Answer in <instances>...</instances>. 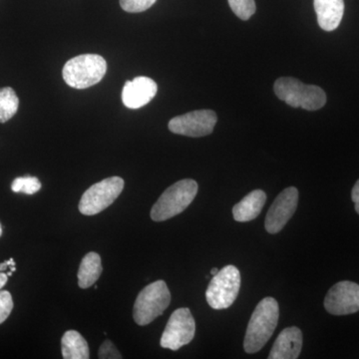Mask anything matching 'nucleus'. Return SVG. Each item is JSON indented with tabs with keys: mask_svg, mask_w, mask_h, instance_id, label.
<instances>
[{
	"mask_svg": "<svg viewBox=\"0 0 359 359\" xmlns=\"http://www.w3.org/2000/svg\"><path fill=\"white\" fill-rule=\"evenodd\" d=\"M124 189V180L111 177L90 187L80 200L79 211L85 216H94L107 209Z\"/></svg>",
	"mask_w": 359,
	"mask_h": 359,
	"instance_id": "nucleus-7",
	"label": "nucleus"
},
{
	"mask_svg": "<svg viewBox=\"0 0 359 359\" xmlns=\"http://www.w3.org/2000/svg\"><path fill=\"white\" fill-rule=\"evenodd\" d=\"M20 99L11 87L0 88V123H6L16 114Z\"/></svg>",
	"mask_w": 359,
	"mask_h": 359,
	"instance_id": "nucleus-18",
	"label": "nucleus"
},
{
	"mask_svg": "<svg viewBox=\"0 0 359 359\" xmlns=\"http://www.w3.org/2000/svg\"><path fill=\"white\" fill-rule=\"evenodd\" d=\"M218 118L212 110H197L177 116L169 122L170 131L188 137H204L212 134Z\"/></svg>",
	"mask_w": 359,
	"mask_h": 359,
	"instance_id": "nucleus-9",
	"label": "nucleus"
},
{
	"mask_svg": "<svg viewBox=\"0 0 359 359\" xmlns=\"http://www.w3.org/2000/svg\"><path fill=\"white\" fill-rule=\"evenodd\" d=\"M7 280H8V276L6 273H0V290L6 285Z\"/></svg>",
	"mask_w": 359,
	"mask_h": 359,
	"instance_id": "nucleus-26",
	"label": "nucleus"
},
{
	"mask_svg": "<svg viewBox=\"0 0 359 359\" xmlns=\"http://www.w3.org/2000/svg\"><path fill=\"white\" fill-rule=\"evenodd\" d=\"M241 273L235 266H226L214 276L205 292L208 304L214 309H226L237 299Z\"/></svg>",
	"mask_w": 359,
	"mask_h": 359,
	"instance_id": "nucleus-6",
	"label": "nucleus"
},
{
	"mask_svg": "<svg viewBox=\"0 0 359 359\" xmlns=\"http://www.w3.org/2000/svg\"><path fill=\"white\" fill-rule=\"evenodd\" d=\"M219 273V269L217 268H214L211 271V275H212V276L217 275V273Z\"/></svg>",
	"mask_w": 359,
	"mask_h": 359,
	"instance_id": "nucleus-27",
	"label": "nucleus"
},
{
	"mask_svg": "<svg viewBox=\"0 0 359 359\" xmlns=\"http://www.w3.org/2000/svg\"><path fill=\"white\" fill-rule=\"evenodd\" d=\"M157 0H120L123 11L130 13H139L154 6Z\"/></svg>",
	"mask_w": 359,
	"mask_h": 359,
	"instance_id": "nucleus-21",
	"label": "nucleus"
},
{
	"mask_svg": "<svg viewBox=\"0 0 359 359\" xmlns=\"http://www.w3.org/2000/svg\"><path fill=\"white\" fill-rule=\"evenodd\" d=\"M11 189L14 193H23L26 195H34L41 189V183L36 177H20L13 182Z\"/></svg>",
	"mask_w": 359,
	"mask_h": 359,
	"instance_id": "nucleus-19",
	"label": "nucleus"
},
{
	"mask_svg": "<svg viewBox=\"0 0 359 359\" xmlns=\"http://www.w3.org/2000/svg\"><path fill=\"white\" fill-rule=\"evenodd\" d=\"M351 199L353 201L355 211L359 215V180L353 187V192H351Z\"/></svg>",
	"mask_w": 359,
	"mask_h": 359,
	"instance_id": "nucleus-24",
	"label": "nucleus"
},
{
	"mask_svg": "<svg viewBox=\"0 0 359 359\" xmlns=\"http://www.w3.org/2000/svg\"><path fill=\"white\" fill-rule=\"evenodd\" d=\"M229 4L233 13L242 20H249L256 13L255 0H229Z\"/></svg>",
	"mask_w": 359,
	"mask_h": 359,
	"instance_id": "nucleus-20",
	"label": "nucleus"
},
{
	"mask_svg": "<svg viewBox=\"0 0 359 359\" xmlns=\"http://www.w3.org/2000/svg\"><path fill=\"white\" fill-rule=\"evenodd\" d=\"M325 308L334 316H347L359 311V285L353 282H339L328 290Z\"/></svg>",
	"mask_w": 359,
	"mask_h": 359,
	"instance_id": "nucleus-11",
	"label": "nucleus"
},
{
	"mask_svg": "<svg viewBox=\"0 0 359 359\" xmlns=\"http://www.w3.org/2000/svg\"><path fill=\"white\" fill-rule=\"evenodd\" d=\"M158 86L154 80L145 76L127 81L122 91V101L130 109H139L147 105L156 96Z\"/></svg>",
	"mask_w": 359,
	"mask_h": 359,
	"instance_id": "nucleus-12",
	"label": "nucleus"
},
{
	"mask_svg": "<svg viewBox=\"0 0 359 359\" xmlns=\"http://www.w3.org/2000/svg\"><path fill=\"white\" fill-rule=\"evenodd\" d=\"M299 203V191L294 187L285 189L276 200L266 214L264 228L271 235L280 233L294 216Z\"/></svg>",
	"mask_w": 359,
	"mask_h": 359,
	"instance_id": "nucleus-10",
	"label": "nucleus"
},
{
	"mask_svg": "<svg viewBox=\"0 0 359 359\" xmlns=\"http://www.w3.org/2000/svg\"><path fill=\"white\" fill-rule=\"evenodd\" d=\"M61 351L65 359H88L89 347L86 340L75 330H68L61 339Z\"/></svg>",
	"mask_w": 359,
	"mask_h": 359,
	"instance_id": "nucleus-17",
	"label": "nucleus"
},
{
	"mask_svg": "<svg viewBox=\"0 0 359 359\" xmlns=\"http://www.w3.org/2000/svg\"><path fill=\"white\" fill-rule=\"evenodd\" d=\"M276 95L292 108L314 111L320 109L327 103V95L320 87L302 83L299 79L282 77L276 80Z\"/></svg>",
	"mask_w": 359,
	"mask_h": 359,
	"instance_id": "nucleus-3",
	"label": "nucleus"
},
{
	"mask_svg": "<svg viewBox=\"0 0 359 359\" xmlns=\"http://www.w3.org/2000/svg\"><path fill=\"white\" fill-rule=\"evenodd\" d=\"M107 63L102 56L83 54L70 59L62 70L63 79L75 89H86L98 84L105 76Z\"/></svg>",
	"mask_w": 359,
	"mask_h": 359,
	"instance_id": "nucleus-4",
	"label": "nucleus"
},
{
	"mask_svg": "<svg viewBox=\"0 0 359 359\" xmlns=\"http://www.w3.org/2000/svg\"><path fill=\"white\" fill-rule=\"evenodd\" d=\"M196 332V323L189 309L182 308L175 311L161 337L163 348L178 351L192 341Z\"/></svg>",
	"mask_w": 359,
	"mask_h": 359,
	"instance_id": "nucleus-8",
	"label": "nucleus"
},
{
	"mask_svg": "<svg viewBox=\"0 0 359 359\" xmlns=\"http://www.w3.org/2000/svg\"><path fill=\"white\" fill-rule=\"evenodd\" d=\"M171 302V294L164 280H157L141 290L134 304L133 318L138 325H147L162 316Z\"/></svg>",
	"mask_w": 359,
	"mask_h": 359,
	"instance_id": "nucleus-5",
	"label": "nucleus"
},
{
	"mask_svg": "<svg viewBox=\"0 0 359 359\" xmlns=\"http://www.w3.org/2000/svg\"><path fill=\"white\" fill-rule=\"evenodd\" d=\"M266 201V195L264 191H252L233 208V219L240 223L252 221L261 214Z\"/></svg>",
	"mask_w": 359,
	"mask_h": 359,
	"instance_id": "nucleus-15",
	"label": "nucleus"
},
{
	"mask_svg": "<svg viewBox=\"0 0 359 359\" xmlns=\"http://www.w3.org/2000/svg\"><path fill=\"white\" fill-rule=\"evenodd\" d=\"M318 25L325 32L339 27L344 13V0H314Z\"/></svg>",
	"mask_w": 359,
	"mask_h": 359,
	"instance_id": "nucleus-14",
	"label": "nucleus"
},
{
	"mask_svg": "<svg viewBox=\"0 0 359 359\" xmlns=\"http://www.w3.org/2000/svg\"><path fill=\"white\" fill-rule=\"evenodd\" d=\"M280 318L278 302L273 297H264L257 304L250 316L244 340L247 353H256L261 351L271 339Z\"/></svg>",
	"mask_w": 359,
	"mask_h": 359,
	"instance_id": "nucleus-1",
	"label": "nucleus"
},
{
	"mask_svg": "<svg viewBox=\"0 0 359 359\" xmlns=\"http://www.w3.org/2000/svg\"><path fill=\"white\" fill-rule=\"evenodd\" d=\"M1 235H2V228H1V224H0V237H1Z\"/></svg>",
	"mask_w": 359,
	"mask_h": 359,
	"instance_id": "nucleus-28",
	"label": "nucleus"
},
{
	"mask_svg": "<svg viewBox=\"0 0 359 359\" xmlns=\"http://www.w3.org/2000/svg\"><path fill=\"white\" fill-rule=\"evenodd\" d=\"M99 358H122L121 354L117 351L110 340H106L99 349Z\"/></svg>",
	"mask_w": 359,
	"mask_h": 359,
	"instance_id": "nucleus-23",
	"label": "nucleus"
},
{
	"mask_svg": "<svg viewBox=\"0 0 359 359\" xmlns=\"http://www.w3.org/2000/svg\"><path fill=\"white\" fill-rule=\"evenodd\" d=\"M198 189L197 182L192 179L181 180L169 187L153 205L151 219L155 222H164L181 214L192 204Z\"/></svg>",
	"mask_w": 359,
	"mask_h": 359,
	"instance_id": "nucleus-2",
	"label": "nucleus"
},
{
	"mask_svg": "<svg viewBox=\"0 0 359 359\" xmlns=\"http://www.w3.org/2000/svg\"><path fill=\"white\" fill-rule=\"evenodd\" d=\"M103 268L101 257L97 252H89L82 259L78 271V285L81 289H88L100 278Z\"/></svg>",
	"mask_w": 359,
	"mask_h": 359,
	"instance_id": "nucleus-16",
	"label": "nucleus"
},
{
	"mask_svg": "<svg viewBox=\"0 0 359 359\" xmlns=\"http://www.w3.org/2000/svg\"><path fill=\"white\" fill-rule=\"evenodd\" d=\"M13 309V299L11 292L0 290V325L7 320Z\"/></svg>",
	"mask_w": 359,
	"mask_h": 359,
	"instance_id": "nucleus-22",
	"label": "nucleus"
},
{
	"mask_svg": "<svg viewBox=\"0 0 359 359\" xmlns=\"http://www.w3.org/2000/svg\"><path fill=\"white\" fill-rule=\"evenodd\" d=\"M302 348V332L299 327L285 328L269 353V359H297Z\"/></svg>",
	"mask_w": 359,
	"mask_h": 359,
	"instance_id": "nucleus-13",
	"label": "nucleus"
},
{
	"mask_svg": "<svg viewBox=\"0 0 359 359\" xmlns=\"http://www.w3.org/2000/svg\"><path fill=\"white\" fill-rule=\"evenodd\" d=\"M11 268V271H15V262L13 261V259H8V261L4 262V263L0 264V271H6V269Z\"/></svg>",
	"mask_w": 359,
	"mask_h": 359,
	"instance_id": "nucleus-25",
	"label": "nucleus"
}]
</instances>
